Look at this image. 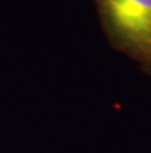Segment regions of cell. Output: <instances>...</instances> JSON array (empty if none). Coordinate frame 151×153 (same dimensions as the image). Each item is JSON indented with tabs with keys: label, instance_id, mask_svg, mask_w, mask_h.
I'll list each match as a JSON object with an SVG mask.
<instances>
[{
	"label": "cell",
	"instance_id": "cell-1",
	"mask_svg": "<svg viewBox=\"0 0 151 153\" xmlns=\"http://www.w3.org/2000/svg\"><path fill=\"white\" fill-rule=\"evenodd\" d=\"M94 5L111 47L151 76V0H94Z\"/></svg>",
	"mask_w": 151,
	"mask_h": 153
}]
</instances>
